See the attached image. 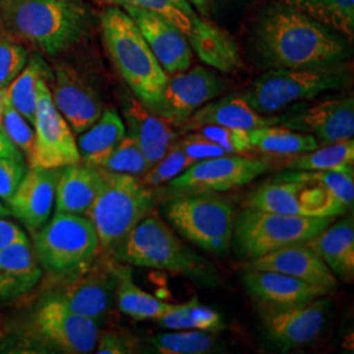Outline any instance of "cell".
I'll return each mask as SVG.
<instances>
[{"mask_svg":"<svg viewBox=\"0 0 354 354\" xmlns=\"http://www.w3.org/2000/svg\"><path fill=\"white\" fill-rule=\"evenodd\" d=\"M252 44L263 64L270 68H336L352 55V41L281 1L259 13Z\"/></svg>","mask_w":354,"mask_h":354,"instance_id":"cell-1","label":"cell"},{"mask_svg":"<svg viewBox=\"0 0 354 354\" xmlns=\"http://www.w3.org/2000/svg\"><path fill=\"white\" fill-rule=\"evenodd\" d=\"M1 24L16 39L55 55L87 36L92 15L80 0H13L0 4Z\"/></svg>","mask_w":354,"mask_h":354,"instance_id":"cell-2","label":"cell"},{"mask_svg":"<svg viewBox=\"0 0 354 354\" xmlns=\"http://www.w3.org/2000/svg\"><path fill=\"white\" fill-rule=\"evenodd\" d=\"M102 38L111 59L133 95L153 111L162 100L168 75L140 28L121 7H108L100 17Z\"/></svg>","mask_w":354,"mask_h":354,"instance_id":"cell-3","label":"cell"},{"mask_svg":"<svg viewBox=\"0 0 354 354\" xmlns=\"http://www.w3.org/2000/svg\"><path fill=\"white\" fill-rule=\"evenodd\" d=\"M115 263L167 270L214 285V266L180 241L174 231L155 215H147L120 243L113 254Z\"/></svg>","mask_w":354,"mask_h":354,"instance_id":"cell-4","label":"cell"},{"mask_svg":"<svg viewBox=\"0 0 354 354\" xmlns=\"http://www.w3.org/2000/svg\"><path fill=\"white\" fill-rule=\"evenodd\" d=\"M104 184L86 216L96 228L102 252L112 256L120 243L153 209L155 196L142 178L104 171Z\"/></svg>","mask_w":354,"mask_h":354,"instance_id":"cell-5","label":"cell"},{"mask_svg":"<svg viewBox=\"0 0 354 354\" xmlns=\"http://www.w3.org/2000/svg\"><path fill=\"white\" fill-rule=\"evenodd\" d=\"M33 234L38 264L57 279H74L102 253L96 228L86 215L55 213Z\"/></svg>","mask_w":354,"mask_h":354,"instance_id":"cell-6","label":"cell"},{"mask_svg":"<svg viewBox=\"0 0 354 354\" xmlns=\"http://www.w3.org/2000/svg\"><path fill=\"white\" fill-rule=\"evenodd\" d=\"M167 219L188 241L210 253H226L234 236L235 213L216 192L180 193L163 207Z\"/></svg>","mask_w":354,"mask_h":354,"instance_id":"cell-7","label":"cell"},{"mask_svg":"<svg viewBox=\"0 0 354 354\" xmlns=\"http://www.w3.org/2000/svg\"><path fill=\"white\" fill-rule=\"evenodd\" d=\"M245 206L281 214L330 218L348 210L322 171H291L268 181L247 198Z\"/></svg>","mask_w":354,"mask_h":354,"instance_id":"cell-8","label":"cell"},{"mask_svg":"<svg viewBox=\"0 0 354 354\" xmlns=\"http://www.w3.org/2000/svg\"><path fill=\"white\" fill-rule=\"evenodd\" d=\"M333 222L330 216L281 214L245 207L235 218V244L243 256L256 259L286 245L304 243Z\"/></svg>","mask_w":354,"mask_h":354,"instance_id":"cell-9","label":"cell"},{"mask_svg":"<svg viewBox=\"0 0 354 354\" xmlns=\"http://www.w3.org/2000/svg\"><path fill=\"white\" fill-rule=\"evenodd\" d=\"M346 83L342 67L323 70L270 68L259 76L241 97L257 113L269 115L294 102L311 100L319 95L342 89Z\"/></svg>","mask_w":354,"mask_h":354,"instance_id":"cell-10","label":"cell"},{"mask_svg":"<svg viewBox=\"0 0 354 354\" xmlns=\"http://www.w3.org/2000/svg\"><path fill=\"white\" fill-rule=\"evenodd\" d=\"M50 79L42 77L37 84V105L33 120L35 153L30 167L64 168L82 160L74 131L51 99Z\"/></svg>","mask_w":354,"mask_h":354,"instance_id":"cell-11","label":"cell"},{"mask_svg":"<svg viewBox=\"0 0 354 354\" xmlns=\"http://www.w3.org/2000/svg\"><path fill=\"white\" fill-rule=\"evenodd\" d=\"M269 169L270 165L264 160L231 153L193 163L169 181L168 189L175 190L177 194L190 192H226L250 184Z\"/></svg>","mask_w":354,"mask_h":354,"instance_id":"cell-12","label":"cell"},{"mask_svg":"<svg viewBox=\"0 0 354 354\" xmlns=\"http://www.w3.org/2000/svg\"><path fill=\"white\" fill-rule=\"evenodd\" d=\"M226 89V80L216 71L194 66L168 75L162 100L151 111L174 127H181L206 102L214 100Z\"/></svg>","mask_w":354,"mask_h":354,"instance_id":"cell-13","label":"cell"},{"mask_svg":"<svg viewBox=\"0 0 354 354\" xmlns=\"http://www.w3.org/2000/svg\"><path fill=\"white\" fill-rule=\"evenodd\" d=\"M35 328L44 342L70 354L93 352L100 335L97 322L76 314L57 297L38 307Z\"/></svg>","mask_w":354,"mask_h":354,"instance_id":"cell-14","label":"cell"},{"mask_svg":"<svg viewBox=\"0 0 354 354\" xmlns=\"http://www.w3.org/2000/svg\"><path fill=\"white\" fill-rule=\"evenodd\" d=\"M277 125L311 134L317 145L352 140L354 136L353 97H332L301 106L277 117Z\"/></svg>","mask_w":354,"mask_h":354,"instance_id":"cell-15","label":"cell"},{"mask_svg":"<svg viewBox=\"0 0 354 354\" xmlns=\"http://www.w3.org/2000/svg\"><path fill=\"white\" fill-rule=\"evenodd\" d=\"M115 282V260L106 256L79 276L64 281V288L55 297L76 314L100 324L113 304Z\"/></svg>","mask_w":354,"mask_h":354,"instance_id":"cell-16","label":"cell"},{"mask_svg":"<svg viewBox=\"0 0 354 354\" xmlns=\"http://www.w3.org/2000/svg\"><path fill=\"white\" fill-rule=\"evenodd\" d=\"M328 310L329 301L324 298L286 308H264L266 335L283 351L304 346L320 335Z\"/></svg>","mask_w":354,"mask_h":354,"instance_id":"cell-17","label":"cell"},{"mask_svg":"<svg viewBox=\"0 0 354 354\" xmlns=\"http://www.w3.org/2000/svg\"><path fill=\"white\" fill-rule=\"evenodd\" d=\"M51 99L71 130L80 134L102 113L99 93L70 66H58L51 77Z\"/></svg>","mask_w":354,"mask_h":354,"instance_id":"cell-18","label":"cell"},{"mask_svg":"<svg viewBox=\"0 0 354 354\" xmlns=\"http://www.w3.org/2000/svg\"><path fill=\"white\" fill-rule=\"evenodd\" d=\"M122 10L140 28L142 36L167 75L189 68L193 51L187 36L181 30L158 13L137 7H122Z\"/></svg>","mask_w":354,"mask_h":354,"instance_id":"cell-19","label":"cell"},{"mask_svg":"<svg viewBox=\"0 0 354 354\" xmlns=\"http://www.w3.org/2000/svg\"><path fill=\"white\" fill-rule=\"evenodd\" d=\"M61 172L62 168L32 165L8 203L11 214L20 219L30 232H36L49 221Z\"/></svg>","mask_w":354,"mask_h":354,"instance_id":"cell-20","label":"cell"},{"mask_svg":"<svg viewBox=\"0 0 354 354\" xmlns=\"http://www.w3.org/2000/svg\"><path fill=\"white\" fill-rule=\"evenodd\" d=\"M241 281L244 288L264 308H286L310 304L329 291L302 279L273 270L247 268Z\"/></svg>","mask_w":354,"mask_h":354,"instance_id":"cell-21","label":"cell"},{"mask_svg":"<svg viewBox=\"0 0 354 354\" xmlns=\"http://www.w3.org/2000/svg\"><path fill=\"white\" fill-rule=\"evenodd\" d=\"M247 268L289 274L291 277L323 288L329 292L339 286L337 277L306 241L286 245L251 259Z\"/></svg>","mask_w":354,"mask_h":354,"instance_id":"cell-22","label":"cell"},{"mask_svg":"<svg viewBox=\"0 0 354 354\" xmlns=\"http://www.w3.org/2000/svg\"><path fill=\"white\" fill-rule=\"evenodd\" d=\"M122 106L127 134L138 143L151 167L178 140L177 127L151 112L134 95L127 96Z\"/></svg>","mask_w":354,"mask_h":354,"instance_id":"cell-23","label":"cell"},{"mask_svg":"<svg viewBox=\"0 0 354 354\" xmlns=\"http://www.w3.org/2000/svg\"><path fill=\"white\" fill-rule=\"evenodd\" d=\"M190 49L203 64L219 73L231 74L243 67L241 53L236 39L227 30L200 17H190V30L187 36Z\"/></svg>","mask_w":354,"mask_h":354,"instance_id":"cell-24","label":"cell"},{"mask_svg":"<svg viewBox=\"0 0 354 354\" xmlns=\"http://www.w3.org/2000/svg\"><path fill=\"white\" fill-rule=\"evenodd\" d=\"M203 125H218L250 131L259 127L277 125V117L257 113L241 95H232L206 102L178 127L181 133H189Z\"/></svg>","mask_w":354,"mask_h":354,"instance_id":"cell-25","label":"cell"},{"mask_svg":"<svg viewBox=\"0 0 354 354\" xmlns=\"http://www.w3.org/2000/svg\"><path fill=\"white\" fill-rule=\"evenodd\" d=\"M104 184L102 168L76 163L62 168L55 189V213L86 215Z\"/></svg>","mask_w":354,"mask_h":354,"instance_id":"cell-26","label":"cell"},{"mask_svg":"<svg viewBox=\"0 0 354 354\" xmlns=\"http://www.w3.org/2000/svg\"><path fill=\"white\" fill-rule=\"evenodd\" d=\"M42 276L28 238L0 252V299H11L30 290Z\"/></svg>","mask_w":354,"mask_h":354,"instance_id":"cell-27","label":"cell"},{"mask_svg":"<svg viewBox=\"0 0 354 354\" xmlns=\"http://www.w3.org/2000/svg\"><path fill=\"white\" fill-rule=\"evenodd\" d=\"M344 282L354 279V226L352 218L329 225L313 239L306 241Z\"/></svg>","mask_w":354,"mask_h":354,"instance_id":"cell-28","label":"cell"},{"mask_svg":"<svg viewBox=\"0 0 354 354\" xmlns=\"http://www.w3.org/2000/svg\"><path fill=\"white\" fill-rule=\"evenodd\" d=\"M127 136L124 120L113 109L102 112L99 120L83 131L77 150L86 165L102 168Z\"/></svg>","mask_w":354,"mask_h":354,"instance_id":"cell-29","label":"cell"},{"mask_svg":"<svg viewBox=\"0 0 354 354\" xmlns=\"http://www.w3.org/2000/svg\"><path fill=\"white\" fill-rule=\"evenodd\" d=\"M115 299L118 308L136 320H158L176 307L167 304L136 285L130 268L115 264Z\"/></svg>","mask_w":354,"mask_h":354,"instance_id":"cell-30","label":"cell"},{"mask_svg":"<svg viewBox=\"0 0 354 354\" xmlns=\"http://www.w3.org/2000/svg\"><path fill=\"white\" fill-rule=\"evenodd\" d=\"M251 149L276 156H291L317 149V142L311 134L272 125L248 131Z\"/></svg>","mask_w":354,"mask_h":354,"instance_id":"cell-31","label":"cell"},{"mask_svg":"<svg viewBox=\"0 0 354 354\" xmlns=\"http://www.w3.org/2000/svg\"><path fill=\"white\" fill-rule=\"evenodd\" d=\"M42 77L51 80L53 74L44 59L38 54H35L28 59L23 71L6 88L8 102L30 124H33L35 120L37 105V84Z\"/></svg>","mask_w":354,"mask_h":354,"instance_id":"cell-32","label":"cell"},{"mask_svg":"<svg viewBox=\"0 0 354 354\" xmlns=\"http://www.w3.org/2000/svg\"><path fill=\"white\" fill-rule=\"evenodd\" d=\"M286 158H289L286 168L290 171H335L353 167L354 140L319 145L311 151Z\"/></svg>","mask_w":354,"mask_h":354,"instance_id":"cell-33","label":"cell"},{"mask_svg":"<svg viewBox=\"0 0 354 354\" xmlns=\"http://www.w3.org/2000/svg\"><path fill=\"white\" fill-rule=\"evenodd\" d=\"M353 41L354 0H279Z\"/></svg>","mask_w":354,"mask_h":354,"instance_id":"cell-34","label":"cell"},{"mask_svg":"<svg viewBox=\"0 0 354 354\" xmlns=\"http://www.w3.org/2000/svg\"><path fill=\"white\" fill-rule=\"evenodd\" d=\"M152 348L163 354H203L214 351L216 339L198 329H181L158 333L150 340Z\"/></svg>","mask_w":354,"mask_h":354,"instance_id":"cell-35","label":"cell"},{"mask_svg":"<svg viewBox=\"0 0 354 354\" xmlns=\"http://www.w3.org/2000/svg\"><path fill=\"white\" fill-rule=\"evenodd\" d=\"M192 165L193 162L183 150L180 140H177L168 151L150 167V169L143 175L142 181L149 188H158L183 174Z\"/></svg>","mask_w":354,"mask_h":354,"instance_id":"cell-36","label":"cell"},{"mask_svg":"<svg viewBox=\"0 0 354 354\" xmlns=\"http://www.w3.org/2000/svg\"><path fill=\"white\" fill-rule=\"evenodd\" d=\"M102 169L114 174H125L140 177L143 176L150 169V165L145 153L140 150L138 143L131 136L127 134L111 155V158L104 163Z\"/></svg>","mask_w":354,"mask_h":354,"instance_id":"cell-37","label":"cell"},{"mask_svg":"<svg viewBox=\"0 0 354 354\" xmlns=\"http://www.w3.org/2000/svg\"><path fill=\"white\" fill-rule=\"evenodd\" d=\"M0 127L30 163L35 153V130L26 117L13 108L12 104L8 102V97L4 111L0 115Z\"/></svg>","mask_w":354,"mask_h":354,"instance_id":"cell-38","label":"cell"},{"mask_svg":"<svg viewBox=\"0 0 354 354\" xmlns=\"http://www.w3.org/2000/svg\"><path fill=\"white\" fill-rule=\"evenodd\" d=\"M28 62V50L4 29L0 33V89L7 88Z\"/></svg>","mask_w":354,"mask_h":354,"instance_id":"cell-39","label":"cell"},{"mask_svg":"<svg viewBox=\"0 0 354 354\" xmlns=\"http://www.w3.org/2000/svg\"><path fill=\"white\" fill-rule=\"evenodd\" d=\"M115 7H137L163 16L169 23L176 26L181 33L188 36L190 30V17L181 12L168 0H102Z\"/></svg>","mask_w":354,"mask_h":354,"instance_id":"cell-40","label":"cell"},{"mask_svg":"<svg viewBox=\"0 0 354 354\" xmlns=\"http://www.w3.org/2000/svg\"><path fill=\"white\" fill-rule=\"evenodd\" d=\"M193 131H197L207 140H213L214 143L223 147L228 153L241 155L252 150L248 138V131L245 130L218 125H203Z\"/></svg>","mask_w":354,"mask_h":354,"instance_id":"cell-41","label":"cell"},{"mask_svg":"<svg viewBox=\"0 0 354 354\" xmlns=\"http://www.w3.org/2000/svg\"><path fill=\"white\" fill-rule=\"evenodd\" d=\"M178 140L181 143L183 150L189 156L193 163L206 160V159H213L218 156L231 155L223 147H221L213 140H207L197 131H189L187 137Z\"/></svg>","mask_w":354,"mask_h":354,"instance_id":"cell-42","label":"cell"},{"mask_svg":"<svg viewBox=\"0 0 354 354\" xmlns=\"http://www.w3.org/2000/svg\"><path fill=\"white\" fill-rule=\"evenodd\" d=\"M187 315L189 319L192 328L215 333L223 329V323L221 315L215 311L214 308L200 304L197 297H193L190 301L185 302Z\"/></svg>","mask_w":354,"mask_h":354,"instance_id":"cell-43","label":"cell"},{"mask_svg":"<svg viewBox=\"0 0 354 354\" xmlns=\"http://www.w3.org/2000/svg\"><path fill=\"white\" fill-rule=\"evenodd\" d=\"M26 175V163L0 158V200L10 203Z\"/></svg>","mask_w":354,"mask_h":354,"instance_id":"cell-44","label":"cell"},{"mask_svg":"<svg viewBox=\"0 0 354 354\" xmlns=\"http://www.w3.org/2000/svg\"><path fill=\"white\" fill-rule=\"evenodd\" d=\"M95 349L97 354H122L131 352L124 337L115 332H105L99 335Z\"/></svg>","mask_w":354,"mask_h":354,"instance_id":"cell-45","label":"cell"},{"mask_svg":"<svg viewBox=\"0 0 354 354\" xmlns=\"http://www.w3.org/2000/svg\"><path fill=\"white\" fill-rule=\"evenodd\" d=\"M23 238H26V234L21 228L4 218H0V252Z\"/></svg>","mask_w":354,"mask_h":354,"instance_id":"cell-46","label":"cell"},{"mask_svg":"<svg viewBox=\"0 0 354 354\" xmlns=\"http://www.w3.org/2000/svg\"><path fill=\"white\" fill-rule=\"evenodd\" d=\"M0 158H8V159L26 163L23 152L13 145L1 127H0Z\"/></svg>","mask_w":354,"mask_h":354,"instance_id":"cell-47","label":"cell"},{"mask_svg":"<svg viewBox=\"0 0 354 354\" xmlns=\"http://www.w3.org/2000/svg\"><path fill=\"white\" fill-rule=\"evenodd\" d=\"M169 3H172L176 8H178L181 12L185 13L187 16H194L196 12H194V8L192 7V4H190L188 0H168Z\"/></svg>","mask_w":354,"mask_h":354,"instance_id":"cell-48","label":"cell"},{"mask_svg":"<svg viewBox=\"0 0 354 354\" xmlns=\"http://www.w3.org/2000/svg\"><path fill=\"white\" fill-rule=\"evenodd\" d=\"M188 1L194 10L203 13V16H206L210 11V0H188Z\"/></svg>","mask_w":354,"mask_h":354,"instance_id":"cell-49","label":"cell"},{"mask_svg":"<svg viewBox=\"0 0 354 354\" xmlns=\"http://www.w3.org/2000/svg\"><path fill=\"white\" fill-rule=\"evenodd\" d=\"M6 102H7V91H6V88L0 89V115L4 111Z\"/></svg>","mask_w":354,"mask_h":354,"instance_id":"cell-50","label":"cell"},{"mask_svg":"<svg viewBox=\"0 0 354 354\" xmlns=\"http://www.w3.org/2000/svg\"><path fill=\"white\" fill-rule=\"evenodd\" d=\"M10 214H11V210L4 203H0V218H6Z\"/></svg>","mask_w":354,"mask_h":354,"instance_id":"cell-51","label":"cell"},{"mask_svg":"<svg viewBox=\"0 0 354 354\" xmlns=\"http://www.w3.org/2000/svg\"><path fill=\"white\" fill-rule=\"evenodd\" d=\"M8 1H13V0H0V4H3V3H8Z\"/></svg>","mask_w":354,"mask_h":354,"instance_id":"cell-52","label":"cell"},{"mask_svg":"<svg viewBox=\"0 0 354 354\" xmlns=\"http://www.w3.org/2000/svg\"><path fill=\"white\" fill-rule=\"evenodd\" d=\"M4 28H3V24H1V17H0V33H1V30H3Z\"/></svg>","mask_w":354,"mask_h":354,"instance_id":"cell-53","label":"cell"},{"mask_svg":"<svg viewBox=\"0 0 354 354\" xmlns=\"http://www.w3.org/2000/svg\"><path fill=\"white\" fill-rule=\"evenodd\" d=\"M0 339H1V332H0Z\"/></svg>","mask_w":354,"mask_h":354,"instance_id":"cell-54","label":"cell"}]
</instances>
